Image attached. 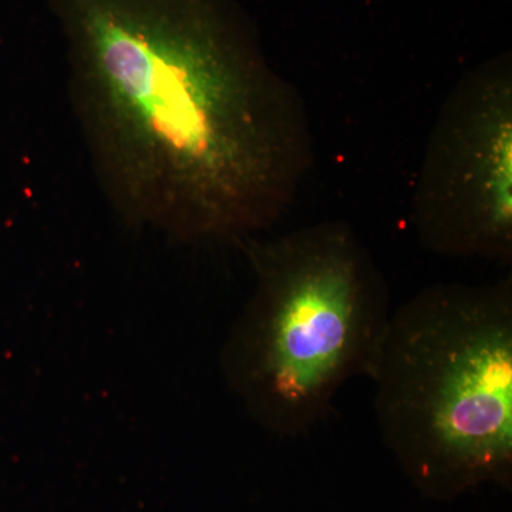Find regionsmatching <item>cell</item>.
Segmentation results:
<instances>
[{"mask_svg":"<svg viewBox=\"0 0 512 512\" xmlns=\"http://www.w3.org/2000/svg\"><path fill=\"white\" fill-rule=\"evenodd\" d=\"M94 173L130 227L244 244L313 164L298 87L231 0H47Z\"/></svg>","mask_w":512,"mask_h":512,"instance_id":"obj_1","label":"cell"},{"mask_svg":"<svg viewBox=\"0 0 512 512\" xmlns=\"http://www.w3.org/2000/svg\"><path fill=\"white\" fill-rule=\"evenodd\" d=\"M244 245L255 288L222 372L259 426L296 439L326 419L349 380L372 375L393 312L389 285L345 221Z\"/></svg>","mask_w":512,"mask_h":512,"instance_id":"obj_3","label":"cell"},{"mask_svg":"<svg viewBox=\"0 0 512 512\" xmlns=\"http://www.w3.org/2000/svg\"><path fill=\"white\" fill-rule=\"evenodd\" d=\"M410 221L430 254L511 264L510 57L471 70L448 94L427 140Z\"/></svg>","mask_w":512,"mask_h":512,"instance_id":"obj_4","label":"cell"},{"mask_svg":"<svg viewBox=\"0 0 512 512\" xmlns=\"http://www.w3.org/2000/svg\"><path fill=\"white\" fill-rule=\"evenodd\" d=\"M384 447L429 500L512 483V276L393 309L372 375Z\"/></svg>","mask_w":512,"mask_h":512,"instance_id":"obj_2","label":"cell"}]
</instances>
